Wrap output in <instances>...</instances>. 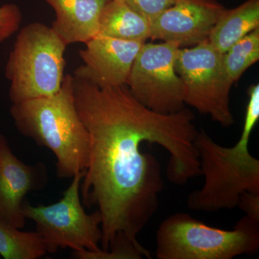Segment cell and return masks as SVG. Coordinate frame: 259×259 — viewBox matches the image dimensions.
Here are the masks:
<instances>
[{
    "instance_id": "1",
    "label": "cell",
    "mask_w": 259,
    "mask_h": 259,
    "mask_svg": "<svg viewBox=\"0 0 259 259\" xmlns=\"http://www.w3.org/2000/svg\"><path fill=\"white\" fill-rule=\"evenodd\" d=\"M76 110L90 138L88 166L80 185L83 205L101 216V249L107 251L124 235L138 248L137 240L154 215L163 189L161 166L141 151L144 142L156 144L170 155L168 181L177 185L200 176L194 146V115L184 107L158 113L138 101L127 85L99 88L74 77Z\"/></svg>"
},
{
    "instance_id": "2",
    "label": "cell",
    "mask_w": 259,
    "mask_h": 259,
    "mask_svg": "<svg viewBox=\"0 0 259 259\" xmlns=\"http://www.w3.org/2000/svg\"><path fill=\"white\" fill-rule=\"evenodd\" d=\"M248 102L241 138L232 147L216 143L204 131L197 132L194 146L198 153L204 185L187 197L189 208L215 212L237 207L243 192H259V160L248 144L259 120V84L248 89Z\"/></svg>"
},
{
    "instance_id": "3",
    "label": "cell",
    "mask_w": 259,
    "mask_h": 259,
    "mask_svg": "<svg viewBox=\"0 0 259 259\" xmlns=\"http://www.w3.org/2000/svg\"><path fill=\"white\" fill-rule=\"evenodd\" d=\"M10 114L20 134L55 155L59 178L86 169L90 138L75 105L74 76L66 75L54 95L13 104Z\"/></svg>"
},
{
    "instance_id": "4",
    "label": "cell",
    "mask_w": 259,
    "mask_h": 259,
    "mask_svg": "<svg viewBox=\"0 0 259 259\" xmlns=\"http://www.w3.org/2000/svg\"><path fill=\"white\" fill-rule=\"evenodd\" d=\"M258 249L259 221L247 215L225 231L179 212L166 218L156 233L158 259H232Z\"/></svg>"
},
{
    "instance_id": "5",
    "label": "cell",
    "mask_w": 259,
    "mask_h": 259,
    "mask_svg": "<svg viewBox=\"0 0 259 259\" xmlns=\"http://www.w3.org/2000/svg\"><path fill=\"white\" fill-rule=\"evenodd\" d=\"M66 47L45 24H28L20 30L5 66L13 104L51 96L60 90Z\"/></svg>"
},
{
    "instance_id": "6",
    "label": "cell",
    "mask_w": 259,
    "mask_h": 259,
    "mask_svg": "<svg viewBox=\"0 0 259 259\" xmlns=\"http://www.w3.org/2000/svg\"><path fill=\"white\" fill-rule=\"evenodd\" d=\"M84 171L78 172L60 201L50 205L23 203L24 217L31 220L41 237L47 253L59 248L73 251L101 250V216L98 211L88 214L83 209L80 185Z\"/></svg>"
},
{
    "instance_id": "7",
    "label": "cell",
    "mask_w": 259,
    "mask_h": 259,
    "mask_svg": "<svg viewBox=\"0 0 259 259\" xmlns=\"http://www.w3.org/2000/svg\"><path fill=\"white\" fill-rule=\"evenodd\" d=\"M175 69L185 85V104L210 116L223 127L234 125L230 107L233 83L223 64L222 53L208 40L191 49L180 48Z\"/></svg>"
},
{
    "instance_id": "8",
    "label": "cell",
    "mask_w": 259,
    "mask_h": 259,
    "mask_svg": "<svg viewBox=\"0 0 259 259\" xmlns=\"http://www.w3.org/2000/svg\"><path fill=\"white\" fill-rule=\"evenodd\" d=\"M180 46L176 42H144L135 59L127 85L144 106L161 114L185 107L186 89L175 64Z\"/></svg>"
},
{
    "instance_id": "9",
    "label": "cell",
    "mask_w": 259,
    "mask_h": 259,
    "mask_svg": "<svg viewBox=\"0 0 259 259\" xmlns=\"http://www.w3.org/2000/svg\"><path fill=\"white\" fill-rule=\"evenodd\" d=\"M225 8L217 0H176L151 20L150 38L181 48L197 45L208 39Z\"/></svg>"
},
{
    "instance_id": "10",
    "label": "cell",
    "mask_w": 259,
    "mask_h": 259,
    "mask_svg": "<svg viewBox=\"0 0 259 259\" xmlns=\"http://www.w3.org/2000/svg\"><path fill=\"white\" fill-rule=\"evenodd\" d=\"M144 44L98 34L79 51L83 64L75 70L73 76L99 88L125 85Z\"/></svg>"
},
{
    "instance_id": "11",
    "label": "cell",
    "mask_w": 259,
    "mask_h": 259,
    "mask_svg": "<svg viewBox=\"0 0 259 259\" xmlns=\"http://www.w3.org/2000/svg\"><path fill=\"white\" fill-rule=\"evenodd\" d=\"M49 177L42 163L26 164L12 151L6 138L0 134V220L23 229L26 223L23 200L30 192L40 190Z\"/></svg>"
},
{
    "instance_id": "12",
    "label": "cell",
    "mask_w": 259,
    "mask_h": 259,
    "mask_svg": "<svg viewBox=\"0 0 259 259\" xmlns=\"http://www.w3.org/2000/svg\"><path fill=\"white\" fill-rule=\"evenodd\" d=\"M109 0H46L55 11L51 25L56 35L69 46L86 44L98 35L102 8Z\"/></svg>"
},
{
    "instance_id": "13",
    "label": "cell",
    "mask_w": 259,
    "mask_h": 259,
    "mask_svg": "<svg viewBox=\"0 0 259 259\" xmlns=\"http://www.w3.org/2000/svg\"><path fill=\"white\" fill-rule=\"evenodd\" d=\"M98 34L145 42L151 37V21L122 0H109L100 14Z\"/></svg>"
},
{
    "instance_id": "14",
    "label": "cell",
    "mask_w": 259,
    "mask_h": 259,
    "mask_svg": "<svg viewBox=\"0 0 259 259\" xmlns=\"http://www.w3.org/2000/svg\"><path fill=\"white\" fill-rule=\"evenodd\" d=\"M259 28V0H246L233 9L225 8L214 25L208 41L224 54L237 41Z\"/></svg>"
},
{
    "instance_id": "15",
    "label": "cell",
    "mask_w": 259,
    "mask_h": 259,
    "mask_svg": "<svg viewBox=\"0 0 259 259\" xmlns=\"http://www.w3.org/2000/svg\"><path fill=\"white\" fill-rule=\"evenodd\" d=\"M36 231L23 232L0 220V256L5 259H37L47 254Z\"/></svg>"
},
{
    "instance_id": "16",
    "label": "cell",
    "mask_w": 259,
    "mask_h": 259,
    "mask_svg": "<svg viewBox=\"0 0 259 259\" xmlns=\"http://www.w3.org/2000/svg\"><path fill=\"white\" fill-rule=\"evenodd\" d=\"M223 64L233 83L259 60V28L237 41L224 54Z\"/></svg>"
},
{
    "instance_id": "17",
    "label": "cell",
    "mask_w": 259,
    "mask_h": 259,
    "mask_svg": "<svg viewBox=\"0 0 259 259\" xmlns=\"http://www.w3.org/2000/svg\"><path fill=\"white\" fill-rule=\"evenodd\" d=\"M22 22V13L18 5L0 6V44L18 31Z\"/></svg>"
},
{
    "instance_id": "18",
    "label": "cell",
    "mask_w": 259,
    "mask_h": 259,
    "mask_svg": "<svg viewBox=\"0 0 259 259\" xmlns=\"http://www.w3.org/2000/svg\"><path fill=\"white\" fill-rule=\"evenodd\" d=\"M150 21L156 18L167 8L171 7L176 0H122Z\"/></svg>"
},
{
    "instance_id": "19",
    "label": "cell",
    "mask_w": 259,
    "mask_h": 259,
    "mask_svg": "<svg viewBox=\"0 0 259 259\" xmlns=\"http://www.w3.org/2000/svg\"><path fill=\"white\" fill-rule=\"evenodd\" d=\"M237 207L245 212V215L259 221V192H243Z\"/></svg>"
}]
</instances>
